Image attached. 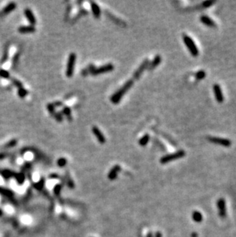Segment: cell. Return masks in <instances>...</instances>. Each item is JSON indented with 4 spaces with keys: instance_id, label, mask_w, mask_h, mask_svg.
I'll list each match as a JSON object with an SVG mask.
<instances>
[{
    "instance_id": "cell-1",
    "label": "cell",
    "mask_w": 236,
    "mask_h": 237,
    "mask_svg": "<svg viewBox=\"0 0 236 237\" xmlns=\"http://www.w3.org/2000/svg\"><path fill=\"white\" fill-rule=\"evenodd\" d=\"M133 84H134V81H133V79H130L127 81H126V83L119 90H117L113 95L111 96V102L113 104H117L118 103H120L121 99L127 94V91L133 87Z\"/></svg>"
},
{
    "instance_id": "cell-2",
    "label": "cell",
    "mask_w": 236,
    "mask_h": 237,
    "mask_svg": "<svg viewBox=\"0 0 236 237\" xmlns=\"http://www.w3.org/2000/svg\"><path fill=\"white\" fill-rule=\"evenodd\" d=\"M76 60H77V55L75 53H71L68 59V62H67L66 71L65 74L68 78H71L75 72V68L76 65Z\"/></svg>"
},
{
    "instance_id": "cell-3",
    "label": "cell",
    "mask_w": 236,
    "mask_h": 237,
    "mask_svg": "<svg viewBox=\"0 0 236 237\" xmlns=\"http://www.w3.org/2000/svg\"><path fill=\"white\" fill-rule=\"evenodd\" d=\"M182 40L185 45L187 47L188 50L190 52V54L194 57H197L199 55V49L196 45L194 41L190 38L189 35L186 34L182 35Z\"/></svg>"
},
{
    "instance_id": "cell-4",
    "label": "cell",
    "mask_w": 236,
    "mask_h": 237,
    "mask_svg": "<svg viewBox=\"0 0 236 237\" xmlns=\"http://www.w3.org/2000/svg\"><path fill=\"white\" fill-rule=\"evenodd\" d=\"M185 155H186V152L184 150H179V151H176V152L173 153V154H167V155L163 156L160 159V163L163 164H167L169 162H171V161H173V160H176L177 159L183 157Z\"/></svg>"
},
{
    "instance_id": "cell-5",
    "label": "cell",
    "mask_w": 236,
    "mask_h": 237,
    "mask_svg": "<svg viewBox=\"0 0 236 237\" xmlns=\"http://www.w3.org/2000/svg\"><path fill=\"white\" fill-rule=\"evenodd\" d=\"M113 69H114V66H113V64L108 63V64H106V65H101L100 67H95L94 69L91 73V75H93V76H97V75H99L111 72V71H113Z\"/></svg>"
},
{
    "instance_id": "cell-6",
    "label": "cell",
    "mask_w": 236,
    "mask_h": 237,
    "mask_svg": "<svg viewBox=\"0 0 236 237\" xmlns=\"http://www.w3.org/2000/svg\"><path fill=\"white\" fill-rule=\"evenodd\" d=\"M149 60L148 59H144L143 61H142V63L139 65V66L138 67V68L134 72H133V80L134 81V80H138V79L140 78V76L142 75V74L144 72V71H145L146 69H147L148 68V65H149Z\"/></svg>"
},
{
    "instance_id": "cell-7",
    "label": "cell",
    "mask_w": 236,
    "mask_h": 237,
    "mask_svg": "<svg viewBox=\"0 0 236 237\" xmlns=\"http://www.w3.org/2000/svg\"><path fill=\"white\" fill-rule=\"evenodd\" d=\"M208 140H209L211 143L219 144V145H222V146L224 147H230L231 145H232V142H231V140H228V139H225V138H216V137H209V138H208Z\"/></svg>"
},
{
    "instance_id": "cell-8",
    "label": "cell",
    "mask_w": 236,
    "mask_h": 237,
    "mask_svg": "<svg viewBox=\"0 0 236 237\" xmlns=\"http://www.w3.org/2000/svg\"><path fill=\"white\" fill-rule=\"evenodd\" d=\"M92 133L94 134V135L95 136V138H97V141L101 144H104L106 143V138L104 137V135L103 134V133L101 132V130L99 129L96 126H94L92 129Z\"/></svg>"
},
{
    "instance_id": "cell-9",
    "label": "cell",
    "mask_w": 236,
    "mask_h": 237,
    "mask_svg": "<svg viewBox=\"0 0 236 237\" xmlns=\"http://www.w3.org/2000/svg\"><path fill=\"white\" fill-rule=\"evenodd\" d=\"M213 92H214L216 101L218 103H222L224 102V96H223V94H222V91L218 84H215L213 85Z\"/></svg>"
},
{
    "instance_id": "cell-10",
    "label": "cell",
    "mask_w": 236,
    "mask_h": 237,
    "mask_svg": "<svg viewBox=\"0 0 236 237\" xmlns=\"http://www.w3.org/2000/svg\"><path fill=\"white\" fill-rule=\"evenodd\" d=\"M24 14H25V16L26 17L27 20L28 21V23L31 24V25L34 26L36 24V18H35V15L33 14L32 11L31 10L30 8H27L25 9Z\"/></svg>"
},
{
    "instance_id": "cell-11",
    "label": "cell",
    "mask_w": 236,
    "mask_h": 237,
    "mask_svg": "<svg viewBox=\"0 0 236 237\" xmlns=\"http://www.w3.org/2000/svg\"><path fill=\"white\" fill-rule=\"evenodd\" d=\"M90 6H91V11H92V14L94 16V18H97V19L101 18V10L98 5L95 2H90Z\"/></svg>"
},
{
    "instance_id": "cell-12",
    "label": "cell",
    "mask_w": 236,
    "mask_h": 237,
    "mask_svg": "<svg viewBox=\"0 0 236 237\" xmlns=\"http://www.w3.org/2000/svg\"><path fill=\"white\" fill-rule=\"evenodd\" d=\"M162 61V57L159 55H156L155 58L153 59V61H149V64L148 65L147 69L149 71H151V70H154V69L156 68V67H157L158 65L161 63Z\"/></svg>"
},
{
    "instance_id": "cell-13",
    "label": "cell",
    "mask_w": 236,
    "mask_h": 237,
    "mask_svg": "<svg viewBox=\"0 0 236 237\" xmlns=\"http://www.w3.org/2000/svg\"><path fill=\"white\" fill-rule=\"evenodd\" d=\"M200 21H201V23H203L204 25H207L209 27H211V28H216V24L215 23L214 21L209 16H202L200 17Z\"/></svg>"
},
{
    "instance_id": "cell-14",
    "label": "cell",
    "mask_w": 236,
    "mask_h": 237,
    "mask_svg": "<svg viewBox=\"0 0 236 237\" xmlns=\"http://www.w3.org/2000/svg\"><path fill=\"white\" fill-rule=\"evenodd\" d=\"M18 30L22 34H29V33L35 32L36 28L32 25H27V26H20Z\"/></svg>"
},
{
    "instance_id": "cell-15",
    "label": "cell",
    "mask_w": 236,
    "mask_h": 237,
    "mask_svg": "<svg viewBox=\"0 0 236 237\" xmlns=\"http://www.w3.org/2000/svg\"><path fill=\"white\" fill-rule=\"evenodd\" d=\"M218 207L219 209V214L222 217H225L226 209H225V201L224 199H220L218 201Z\"/></svg>"
},
{
    "instance_id": "cell-16",
    "label": "cell",
    "mask_w": 236,
    "mask_h": 237,
    "mask_svg": "<svg viewBox=\"0 0 236 237\" xmlns=\"http://www.w3.org/2000/svg\"><path fill=\"white\" fill-rule=\"evenodd\" d=\"M120 167L119 165H116V166H113V168L111 170V171H110L109 174H108V178H109L110 180H113V179H115L117 174H118V172L120 171Z\"/></svg>"
},
{
    "instance_id": "cell-17",
    "label": "cell",
    "mask_w": 236,
    "mask_h": 237,
    "mask_svg": "<svg viewBox=\"0 0 236 237\" xmlns=\"http://www.w3.org/2000/svg\"><path fill=\"white\" fill-rule=\"evenodd\" d=\"M16 8V3L15 2H10L9 4L7 5L4 8L3 11H2V14L6 15L10 13L12 11L15 10Z\"/></svg>"
},
{
    "instance_id": "cell-18",
    "label": "cell",
    "mask_w": 236,
    "mask_h": 237,
    "mask_svg": "<svg viewBox=\"0 0 236 237\" xmlns=\"http://www.w3.org/2000/svg\"><path fill=\"white\" fill-rule=\"evenodd\" d=\"M149 139H150V137H149V134H146L139 140V144L142 147H145L149 143Z\"/></svg>"
},
{
    "instance_id": "cell-19",
    "label": "cell",
    "mask_w": 236,
    "mask_h": 237,
    "mask_svg": "<svg viewBox=\"0 0 236 237\" xmlns=\"http://www.w3.org/2000/svg\"><path fill=\"white\" fill-rule=\"evenodd\" d=\"M107 16L109 17L111 20L113 21V23H115L116 24H117L118 25H121V26H125L126 25V23H124V22H123V21L120 20V19H119V18H116V17H114L113 15H111V14H109V13H107Z\"/></svg>"
},
{
    "instance_id": "cell-20",
    "label": "cell",
    "mask_w": 236,
    "mask_h": 237,
    "mask_svg": "<svg viewBox=\"0 0 236 237\" xmlns=\"http://www.w3.org/2000/svg\"><path fill=\"white\" fill-rule=\"evenodd\" d=\"M62 114L65 115V117H67L68 119H69L70 121H71V109L70 107H68V106H65V107H63L62 109Z\"/></svg>"
},
{
    "instance_id": "cell-21",
    "label": "cell",
    "mask_w": 236,
    "mask_h": 237,
    "mask_svg": "<svg viewBox=\"0 0 236 237\" xmlns=\"http://www.w3.org/2000/svg\"><path fill=\"white\" fill-rule=\"evenodd\" d=\"M192 218L196 222H198V223H200L201 221L202 220V214L198 212V211H195L193 213H192Z\"/></svg>"
},
{
    "instance_id": "cell-22",
    "label": "cell",
    "mask_w": 236,
    "mask_h": 237,
    "mask_svg": "<svg viewBox=\"0 0 236 237\" xmlns=\"http://www.w3.org/2000/svg\"><path fill=\"white\" fill-rule=\"evenodd\" d=\"M0 193L3 195V196H5V197H10L12 196V193L9 190L2 188V187H0Z\"/></svg>"
},
{
    "instance_id": "cell-23",
    "label": "cell",
    "mask_w": 236,
    "mask_h": 237,
    "mask_svg": "<svg viewBox=\"0 0 236 237\" xmlns=\"http://www.w3.org/2000/svg\"><path fill=\"white\" fill-rule=\"evenodd\" d=\"M28 91L25 88H24V87H22V88L18 89V95L20 97H22V98L26 97L28 95Z\"/></svg>"
},
{
    "instance_id": "cell-24",
    "label": "cell",
    "mask_w": 236,
    "mask_h": 237,
    "mask_svg": "<svg viewBox=\"0 0 236 237\" xmlns=\"http://www.w3.org/2000/svg\"><path fill=\"white\" fill-rule=\"evenodd\" d=\"M206 76V71H203V70H200V71H197L196 73V78L198 80H202V79L205 78Z\"/></svg>"
},
{
    "instance_id": "cell-25",
    "label": "cell",
    "mask_w": 236,
    "mask_h": 237,
    "mask_svg": "<svg viewBox=\"0 0 236 237\" xmlns=\"http://www.w3.org/2000/svg\"><path fill=\"white\" fill-rule=\"evenodd\" d=\"M2 175L6 179H8L11 178L12 176H15V174L13 172H12V171H10V170H3L2 172Z\"/></svg>"
},
{
    "instance_id": "cell-26",
    "label": "cell",
    "mask_w": 236,
    "mask_h": 237,
    "mask_svg": "<svg viewBox=\"0 0 236 237\" xmlns=\"http://www.w3.org/2000/svg\"><path fill=\"white\" fill-rule=\"evenodd\" d=\"M47 110H48V111H49V114H51V115H54V114H55V107L54 106V104H53L52 103H49L47 104Z\"/></svg>"
},
{
    "instance_id": "cell-27",
    "label": "cell",
    "mask_w": 236,
    "mask_h": 237,
    "mask_svg": "<svg viewBox=\"0 0 236 237\" xmlns=\"http://www.w3.org/2000/svg\"><path fill=\"white\" fill-rule=\"evenodd\" d=\"M54 118H55V119L58 122H61L63 121V119H64V115L62 114V113L61 112H55V114H54Z\"/></svg>"
},
{
    "instance_id": "cell-28",
    "label": "cell",
    "mask_w": 236,
    "mask_h": 237,
    "mask_svg": "<svg viewBox=\"0 0 236 237\" xmlns=\"http://www.w3.org/2000/svg\"><path fill=\"white\" fill-rule=\"evenodd\" d=\"M15 177L17 182H18L19 184H21V183H22L24 182L25 181L24 174H15Z\"/></svg>"
},
{
    "instance_id": "cell-29",
    "label": "cell",
    "mask_w": 236,
    "mask_h": 237,
    "mask_svg": "<svg viewBox=\"0 0 236 237\" xmlns=\"http://www.w3.org/2000/svg\"><path fill=\"white\" fill-rule=\"evenodd\" d=\"M0 76L3 78L7 79L10 78V74H9V72L8 71L4 70V69H1L0 70Z\"/></svg>"
},
{
    "instance_id": "cell-30",
    "label": "cell",
    "mask_w": 236,
    "mask_h": 237,
    "mask_svg": "<svg viewBox=\"0 0 236 237\" xmlns=\"http://www.w3.org/2000/svg\"><path fill=\"white\" fill-rule=\"evenodd\" d=\"M17 143H18V141H17L16 139H13V140H11L10 141L8 142V143H7V144H6V145H5V147H6V148L13 147H15V145H16Z\"/></svg>"
},
{
    "instance_id": "cell-31",
    "label": "cell",
    "mask_w": 236,
    "mask_h": 237,
    "mask_svg": "<svg viewBox=\"0 0 236 237\" xmlns=\"http://www.w3.org/2000/svg\"><path fill=\"white\" fill-rule=\"evenodd\" d=\"M12 83H13V85H14L15 86L18 88V89L23 87V85H22V83L20 81H19V80H17V79H15V78H13V79H12Z\"/></svg>"
},
{
    "instance_id": "cell-32",
    "label": "cell",
    "mask_w": 236,
    "mask_h": 237,
    "mask_svg": "<svg viewBox=\"0 0 236 237\" xmlns=\"http://www.w3.org/2000/svg\"><path fill=\"white\" fill-rule=\"evenodd\" d=\"M57 164H58V165L60 167H63V166H65L67 164L66 159L64 157L59 158L58 160V161H57Z\"/></svg>"
},
{
    "instance_id": "cell-33",
    "label": "cell",
    "mask_w": 236,
    "mask_h": 237,
    "mask_svg": "<svg viewBox=\"0 0 236 237\" xmlns=\"http://www.w3.org/2000/svg\"><path fill=\"white\" fill-rule=\"evenodd\" d=\"M214 3H215L214 1H206V2H202V6H203L205 8H208V7H210L212 4H214Z\"/></svg>"
},
{
    "instance_id": "cell-34",
    "label": "cell",
    "mask_w": 236,
    "mask_h": 237,
    "mask_svg": "<svg viewBox=\"0 0 236 237\" xmlns=\"http://www.w3.org/2000/svg\"><path fill=\"white\" fill-rule=\"evenodd\" d=\"M53 104H54V106L56 107H61V106L63 105V103L61 102H54V103H52Z\"/></svg>"
},
{
    "instance_id": "cell-35",
    "label": "cell",
    "mask_w": 236,
    "mask_h": 237,
    "mask_svg": "<svg viewBox=\"0 0 236 237\" xmlns=\"http://www.w3.org/2000/svg\"><path fill=\"white\" fill-rule=\"evenodd\" d=\"M6 156H7V155H6L5 153H1V154H0V160H2L3 158H5Z\"/></svg>"
},
{
    "instance_id": "cell-36",
    "label": "cell",
    "mask_w": 236,
    "mask_h": 237,
    "mask_svg": "<svg viewBox=\"0 0 236 237\" xmlns=\"http://www.w3.org/2000/svg\"><path fill=\"white\" fill-rule=\"evenodd\" d=\"M2 215V211L1 210V209H0V217H1Z\"/></svg>"
}]
</instances>
